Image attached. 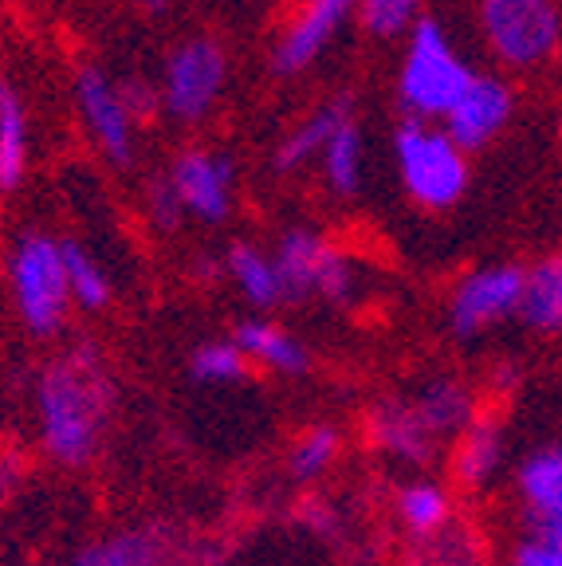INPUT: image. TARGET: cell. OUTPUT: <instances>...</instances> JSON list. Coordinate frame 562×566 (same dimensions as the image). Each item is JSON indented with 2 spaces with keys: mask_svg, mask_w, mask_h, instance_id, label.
I'll use <instances>...</instances> for the list:
<instances>
[{
  "mask_svg": "<svg viewBox=\"0 0 562 566\" xmlns=\"http://www.w3.org/2000/svg\"><path fill=\"white\" fill-rule=\"evenodd\" d=\"M103 413L106 386L91 350L71 354L40 378V429L52 457L63 464H83L95 452Z\"/></svg>",
  "mask_w": 562,
  "mask_h": 566,
  "instance_id": "cell-1",
  "label": "cell"
},
{
  "mask_svg": "<svg viewBox=\"0 0 562 566\" xmlns=\"http://www.w3.org/2000/svg\"><path fill=\"white\" fill-rule=\"evenodd\" d=\"M472 83V67L460 60L448 32L437 20H422L409 32V48L402 60V106L414 118H445Z\"/></svg>",
  "mask_w": 562,
  "mask_h": 566,
  "instance_id": "cell-2",
  "label": "cell"
},
{
  "mask_svg": "<svg viewBox=\"0 0 562 566\" xmlns=\"http://www.w3.org/2000/svg\"><path fill=\"white\" fill-rule=\"evenodd\" d=\"M397 169H402L405 193L425 209L457 205L468 186V161L457 138L445 126H429V118H414L397 126L394 138Z\"/></svg>",
  "mask_w": 562,
  "mask_h": 566,
  "instance_id": "cell-3",
  "label": "cell"
},
{
  "mask_svg": "<svg viewBox=\"0 0 562 566\" xmlns=\"http://www.w3.org/2000/svg\"><path fill=\"white\" fill-rule=\"evenodd\" d=\"M12 295L24 327L32 335H55L71 307L67 268H63V244L44 232H24L12 248Z\"/></svg>",
  "mask_w": 562,
  "mask_h": 566,
  "instance_id": "cell-4",
  "label": "cell"
},
{
  "mask_svg": "<svg viewBox=\"0 0 562 566\" xmlns=\"http://www.w3.org/2000/svg\"><path fill=\"white\" fill-rule=\"evenodd\" d=\"M483 40L508 67H539L562 44L559 0H480Z\"/></svg>",
  "mask_w": 562,
  "mask_h": 566,
  "instance_id": "cell-5",
  "label": "cell"
},
{
  "mask_svg": "<svg viewBox=\"0 0 562 566\" xmlns=\"http://www.w3.org/2000/svg\"><path fill=\"white\" fill-rule=\"evenodd\" d=\"M229 75V60L217 40H189L166 63L162 80V106L181 123H197L212 111Z\"/></svg>",
  "mask_w": 562,
  "mask_h": 566,
  "instance_id": "cell-6",
  "label": "cell"
},
{
  "mask_svg": "<svg viewBox=\"0 0 562 566\" xmlns=\"http://www.w3.org/2000/svg\"><path fill=\"white\" fill-rule=\"evenodd\" d=\"M523 280L528 272H519V268H483V272L465 275L452 295V331L460 338H472L483 327L500 323L503 315L519 311Z\"/></svg>",
  "mask_w": 562,
  "mask_h": 566,
  "instance_id": "cell-7",
  "label": "cell"
},
{
  "mask_svg": "<svg viewBox=\"0 0 562 566\" xmlns=\"http://www.w3.org/2000/svg\"><path fill=\"white\" fill-rule=\"evenodd\" d=\"M75 95H80V111L87 118V130L103 146V154L118 166H131L134 158V115L126 111L118 83L106 80L103 67H83L75 80Z\"/></svg>",
  "mask_w": 562,
  "mask_h": 566,
  "instance_id": "cell-8",
  "label": "cell"
},
{
  "mask_svg": "<svg viewBox=\"0 0 562 566\" xmlns=\"http://www.w3.org/2000/svg\"><path fill=\"white\" fill-rule=\"evenodd\" d=\"M177 201L201 221H225L232 209V161L209 150H181L169 169Z\"/></svg>",
  "mask_w": 562,
  "mask_h": 566,
  "instance_id": "cell-9",
  "label": "cell"
},
{
  "mask_svg": "<svg viewBox=\"0 0 562 566\" xmlns=\"http://www.w3.org/2000/svg\"><path fill=\"white\" fill-rule=\"evenodd\" d=\"M511 106H516V98H511L508 83L496 80V75H472L468 91L445 115V130L457 138V146L465 154L480 150V146H488L508 126Z\"/></svg>",
  "mask_w": 562,
  "mask_h": 566,
  "instance_id": "cell-10",
  "label": "cell"
},
{
  "mask_svg": "<svg viewBox=\"0 0 562 566\" xmlns=\"http://www.w3.org/2000/svg\"><path fill=\"white\" fill-rule=\"evenodd\" d=\"M351 9H358V0H303L299 17L291 20L272 52L275 75H299V71L308 67L331 44L334 28L343 24Z\"/></svg>",
  "mask_w": 562,
  "mask_h": 566,
  "instance_id": "cell-11",
  "label": "cell"
},
{
  "mask_svg": "<svg viewBox=\"0 0 562 566\" xmlns=\"http://www.w3.org/2000/svg\"><path fill=\"white\" fill-rule=\"evenodd\" d=\"M326 240L315 237L311 229H291L283 232L280 248H275V275H280V295L291 303L319 295V268L326 256Z\"/></svg>",
  "mask_w": 562,
  "mask_h": 566,
  "instance_id": "cell-12",
  "label": "cell"
},
{
  "mask_svg": "<svg viewBox=\"0 0 562 566\" xmlns=\"http://www.w3.org/2000/svg\"><path fill=\"white\" fill-rule=\"evenodd\" d=\"M351 115H354L351 98H331V103H323L319 111H311L303 123L291 126V130L283 134L280 150H275V169H280V174L303 169L315 154H323V146H326V138H331L334 126Z\"/></svg>",
  "mask_w": 562,
  "mask_h": 566,
  "instance_id": "cell-13",
  "label": "cell"
},
{
  "mask_svg": "<svg viewBox=\"0 0 562 566\" xmlns=\"http://www.w3.org/2000/svg\"><path fill=\"white\" fill-rule=\"evenodd\" d=\"M237 346L260 366H272L280 374H303L308 370V350L295 343L283 327L264 323V318H248L237 327Z\"/></svg>",
  "mask_w": 562,
  "mask_h": 566,
  "instance_id": "cell-14",
  "label": "cell"
},
{
  "mask_svg": "<svg viewBox=\"0 0 562 566\" xmlns=\"http://www.w3.org/2000/svg\"><path fill=\"white\" fill-rule=\"evenodd\" d=\"M519 315L535 331H562V256L543 260L528 272Z\"/></svg>",
  "mask_w": 562,
  "mask_h": 566,
  "instance_id": "cell-15",
  "label": "cell"
},
{
  "mask_svg": "<svg viewBox=\"0 0 562 566\" xmlns=\"http://www.w3.org/2000/svg\"><path fill=\"white\" fill-rule=\"evenodd\" d=\"M374 433H378L382 449L402 460H414V464L429 460L433 441H437L414 406H386L382 413H374Z\"/></svg>",
  "mask_w": 562,
  "mask_h": 566,
  "instance_id": "cell-16",
  "label": "cell"
},
{
  "mask_svg": "<svg viewBox=\"0 0 562 566\" xmlns=\"http://www.w3.org/2000/svg\"><path fill=\"white\" fill-rule=\"evenodd\" d=\"M28 166V118L20 95L0 83V189H17Z\"/></svg>",
  "mask_w": 562,
  "mask_h": 566,
  "instance_id": "cell-17",
  "label": "cell"
},
{
  "mask_svg": "<svg viewBox=\"0 0 562 566\" xmlns=\"http://www.w3.org/2000/svg\"><path fill=\"white\" fill-rule=\"evenodd\" d=\"M323 174H326V186H331L339 197L358 193V186H362V134H358L354 115L343 118V123L331 130V138H326Z\"/></svg>",
  "mask_w": 562,
  "mask_h": 566,
  "instance_id": "cell-18",
  "label": "cell"
},
{
  "mask_svg": "<svg viewBox=\"0 0 562 566\" xmlns=\"http://www.w3.org/2000/svg\"><path fill=\"white\" fill-rule=\"evenodd\" d=\"M229 272L237 280V287L244 292V300L252 307H272L280 303V275H275V260L264 256L252 244H232L229 248Z\"/></svg>",
  "mask_w": 562,
  "mask_h": 566,
  "instance_id": "cell-19",
  "label": "cell"
},
{
  "mask_svg": "<svg viewBox=\"0 0 562 566\" xmlns=\"http://www.w3.org/2000/svg\"><path fill=\"white\" fill-rule=\"evenodd\" d=\"M519 492L531 515L562 504V444L528 457V464L519 469Z\"/></svg>",
  "mask_w": 562,
  "mask_h": 566,
  "instance_id": "cell-20",
  "label": "cell"
},
{
  "mask_svg": "<svg viewBox=\"0 0 562 566\" xmlns=\"http://www.w3.org/2000/svg\"><path fill=\"white\" fill-rule=\"evenodd\" d=\"M414 409L422 413V421L429 424L433 437H445V433H452V429H460V424L472 421V398H468L457 381H437V386H429L422 398L414 401Z\"/></svg>",
  "mask_w": 562,
  "mask_h": 566,
  "instance_id": "cell-21",
  "label": "cell"
},
{
  "mask_svg": "<svg viewBox=\"0 0 562 566\" xmlns=\"http://www.w3.org/2000/svg\"><path fill=\"white\" fill-rule=\"evenodd\" d=\"M75 566H158V547L142 531H126L115 539L83 547L75 555Z\"/></svg>",
  "mask_w": 562,
  "mask_h": 566,
  "instance_id": "cell-22",
  "label": "cell"
},
{
  "mask_svg": "<svg viewBox=\"0 0 562 566\" xmlns=\"http://www.w3.org/2000/svg\"><path fill=\"white\" fill-rule=\"evenodd\" d=\"M500 464V433L492 424H468L457 449V476L460 484H483Z\"/></svg>",
  "mask_w": 562,
  "mask_h": 566,
  "instance_id": "cell-23",
  "label": "cell"
},
{
  "mask_svg": "<svg viewBox=\"0 0 562 566\" xmlns=\"http://www.w3.org/2000/svg\"><path fill=\"white\" fill-rule=\"evenodd\" d=\"M63 268H67L71 300L80 303V307L95 311L111 300V283H106L103 268H98L80 244H63Z\"/></svg>",
  "mask_w": 562,
  "mask_h": 566,
  "instance_id": "cell-24",
  "label": "cell"
},
{
  "mask_svg": "<svg viewBox=\"0 0 562 566\" xmlns=\"http://www.w3.org/2000/svg\"><path fill=\"white\" fill-rule=\"evenodd\" d=\"M189 374H194L197 381H240L248 374V354L237 346V338L232 343H205L194 350V358H189Z\"/></svg>",
  "mask_w": 562,
  "mask_h": 566,
  "instance_id": "cell-25",
  "label": "cell"
},
{
  "mask_svg": "<svg viewBox=\"0 0 562 566\" xmlns=\"http://www.w3.org/2000/svg\"><path fill=\"white\" fill-rule=\"evenodd\" d=\"M397 512L414 531L429 535V531H437L448 520V495L437 484H409L397 495Z\"/></svg>",
  "mask_w": 562,
  "mask_h": 566,
  "instance_id": "cell-26",
  "label": "cell"
},
{
  "mask_svg": "<svg viewBox=\"0 0 562 566\" xmlns=\"http://www.w3.org/2000/svg\"><path fill=\"white\" fill-rule=\"evenodd\" d=\"M417 4L422 0H358L362 28L370 35H378V40H389V35L405 32V28L414 24Z\"/></svg>",
  "mask_w": 562,
  "mask_h": 566,
  "instance_id": "cell-27",
  "label": "cell"
},
{
  "mask_svg": "<svg viewBox=\"0 0 562 566\" xmlns=\"http://www.w3.org/2000/svg\"><path fill=\"white\" fill-rule=\"evenodd\" d=\"M334 457H339V437H334V429H311V433L291 449V472H295L299 480H319L331 469Z\"/></svg>",
  "mask_w": 562,
  "mask_h": 566,
  "instance_id": "cell-28",
  "label": "cell"
},
{
  "mask_svg": "<svg viewBox=\"0 0 562 566\" xmlns=\"http://www.w3.org/2000/svg\"><path fill=\"white\" fill-rule=\"evenodd\" d=\"M319 295L331 303H346L354 295V268L339 248H326L323 268H319Z\"/></svg>",
  "mask_w": 562,
  "mask_h": 566,
  "instance_id": "cell-29",
  "label": "cell"
},
{
  "mask_svg": "<svg viewBox=\"0 0 562 566\" xmlns=\"http://www.w3.org/2000/svg\"><path fill=\"white\" fill-rule=\"evenodd\" d=\"M149 212L158 217L162 229H174V224L185 217V209H181V201H177V189H174L169 177H158V181L149 186Z\"/></svg>",
  "mask_w": 562,
  "mask_h": 566,
  "instance_id": "cell-30",
  "label": "cell"
},
{
  "mask_svg": "<svg viewBox=\"0 0 562 566\" xmlns=\"http://www.w3.org/2000/svg\"><path fill=\"white\" fill-rule=\"evenodd\" d=\"M118 91H123V103L134 118H149L154 111H158V91L149 87L146 80H123Z\"/></svg>",
  "mask_w": 562,
  "mask_h": 566,
  "instance_id": "cell-31",
  "label": "cell"
},
{
  "mask_svg": "<svg viewBox=\"0 0 562 566\" xmlns=\"http://www.w3.org/2000/svg\"><path fill=\"white\" fill-rule=\"evenodd\" d=\"M516 566H562V551L539 535H528L516 551Z\"/></svg>",
  "mask_w": 562,
  "mask_h": 566,
  "instance_id": "cell-32",
  "label": "cell"
},
{
  "mask_svg": "<svg viewBox=\"0 0 562 566\" xmlns=\"http://www.w3.org/2000/svg\"><path fill=\"white\" fill-rule=\"evenodd\" d=\"M531 535H539V539H547V543H554V547L562 551V504H554V507H547V512H535L531 515Z\"/></svg>",
  "mask_w": 562,
  "mask_h": 566,
  "instance_id": "cell-33",
  "label": "cell"
},
{
  "mask_svg": "<svg viewBox=\"0 0 562 566\" xmlns=\"http://www.w3.org/2000/svg\"><path fill=\"white\" fill-rule=\"evenodd\" d=\"M138 4H142V9H146V12H154V17L169 9V0H138Z\"/></svg>",
  "mask_w": 562,
  "mask_h": 566,
  "instance_id": "cell-34",
  "label": "cell"
}]
</instances>
